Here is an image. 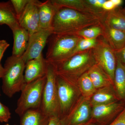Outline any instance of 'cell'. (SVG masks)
I'll list each match as a JSON object with an SVG mask.
<instances>
[{"label":"cell","mask_w":125,"mask_h":125,"mask_svg":"<svg viewBox=\"0 0 125 125\" xmlns=\"http://www.w3.org/2000/svg\"><path fill=\"white\" fill-rule=\"evenodd\" d=\"M102 22V19L97 16L61 7L55 14L51 29L53 34H73L85 28Z\"/></svg>","instance_id":"1"},{"label":"cell","mask_w":125,"mask_h":125,"mask_svg":"<svg viewBox=\"0 0 125 125\" xmlns=\"http://www.w3.org/2000/svg\"><path fill=\"white\" fill-rule=\"evenodd\" d=\"M95 64L93 49H91L76 53L65 60L52 64L56 75L77 85L80 77Z\"/></svg>","instance_id":"2"},{"label":"cell","mask_w":125,"mask_h":125,"mask_svg":"<svg viewBox=\"0 0 125 125\" xmlns=\"http://www.w3.org/2000/svg\"><path fill=\"white\" fill-rule=\"evenodd\" d=\"M25 64L22 57L12 55L6 61L2 78V88L7 97H12L16 93L21 92L24 87Z\"/></svg>","instance_id":"3"},{"label":"cell","mask_w":125,"mask_h":125,"mask_svg":"<svg viewBox=\"0 0 125 125\" xmlns=\"http://www.w3.org/2000/svg\"><path fill=\"white\" fill-rule=\"evenodd\" d=\"M81 38L73 34H52L48 39L45 59L48 62L55 64L69 58Z\"/></svg>","instance_id":"4"},{"label":"cell","mask_w":125,"mask_h":125,"mask_svg":"<svg viewBox=\"0 0 125 125\" xmlns=\"http://www.w3.org/2000/svg\"><path fill=\"white\" fill-rule=\"evenodd\" d=\"M46 75L25 84L17 102L16 113L20 116L31 109L40 108Z\"/></svg>","instance_id":"5"},{"label":"cell","mask_w":125,"mask_h":125,"mask_svg":"<svg viewBox=\"0 0 125 125\" xmlns=\"http://www.w3.org/2000/svg\"><path fill=\"white\" fill-rule=\"evenodd\" d=\"M48 62L46 81L43 89L40 109L50 117H59V105L56 86V73L54 65Z\"/></svg>","instance_id":"6"},{"label":"cell","mask_w":125,"mask_h":125,"mask_svg":"<svg viewBox=\"0 0 125 125\" xmlns=\"http://www.w3.org/2000/svg\"><path fill=\"white\" fill-rule=\"evenodd\" d=\"M56 83L61 120L69 114L81 94L77 85L57 75Z\"/></svg>","instance_id":"7"},{"label":"cell","mask_w":125,"mask_h":125,"mask_svg":"<svg viewBox=\"0 0 125 125\" xmlns=\"http://www.w3.org/2000/svg\"><path fill=\"white\" fill-rule=\"evenodd\" d=\"M98 42L93 49L96 64L106 73L113 83L117 59L115 52L102 37L98 38Z\"/></svg>","instance_id":"8"},{"label":"cell","mask_w":125,"mask_h":125,"mask_svg":"<svg viewBox=\"0 0 125 125\" xmlns=\"http://www.w3.org/2000/svg\"><path fill=\"white\" fill-rule=\"evenodd\" d=\"M90 99L81 96L69 114L61 120L62 125H81L90 121L92 107Z\"/></svg>","instance_id":"9"},{"label":"cell","mask_w":125,"mask_h":125,"mask_svg":"<svg viewBox=\"0 0 125 125\" xmlns=\"http://www.w3.org/2000/svg\"><path fill=\"white\" fill-rule=\"evenodd\" d=\"M125 106V103L118 101L92 107V120L101 125H107L120 114Z\"/></svg>","instance_id":"10"},{"label":"cell","mask_w":125,"mask_h":125,"mask_svg":"<svg viewBox=\"0 0 125 125\" xmlns=\"http://www.w3.org/2000/svg\"><path fill=\"white\" fill-rule=\"evenodd\" d=\"M52 34L51 29H40L30 36L27 49L21 57L25 63L42 55L43 50Z\"/></svg>","instance_id":"11"},{"label":"cell","mask_w":125,"mask_h":125,"mask_svg":"<svg viewBox=\"0 0 125 125\" xmlns=\"http://www.w3.org/2000/svg\"><path fill=\"white\" fill-rule=\"evenodd\" d=\"M37 0H30L18 18L20 27L28 32L30 36L40 29Z\"/></svg>","instance_id":"12"},{"label":"cell","mask_w":125,"mask_h":125,"mask_svg":"<svg viewBox=\"0 0 125 125\" xmlns=\"http://www.w3.org/2000/svg\"><path fill=\"white\" fill-rule=\"evenodd\" d=\"M48 63L43 55L38 58L28 61L25 64L24 71L25 84L30 83L46 75Z\"/></svg>","instance_id":"13"},{"label":"cell","mask_w":125,"mask_h":125,"mask_svg":"<svg viewBox=\"0 0 125 125\" xmlns=\"http://www.w3.org/2000/svg\"><path fill=\"white\" fill-rule=\"evenodd\" d=\"M39 26L40 29H51L55 14L58 8L52 2L51 0L38 2Z\"/></svg>","instance_id":"14"},{"label":"cell","mask_w":125,"mask_h":125,"mask_svg":"<svg viewBox=\"0 0 125 125\" xmlns=\"http://www.w3.org/2000/svg\"><path fill=\"white\" fill-rule=\"evenodd\" d=\"M11 31L14 39L12 55L21 57L28 47L29 34L27 30L20 26Z\"/></svg>","instance_id":"15"},{"label":"cell","mask_w":125,"mask_h":125,"mask_svg":"<svg viewBox=\"0 0 125 125\" xmlns=\"http://www.w3.org/2000/svg\"><path fill=\"white\" fill-rule=\"evenodd\" d=\"M90 100L92 107L120 101L117 96L113 85L97 89L95 93L90 98Z\"/></svg>","instance_id":"16"},{"label":"cell","mask_w":125,"mask_h":125,"mask_svg":"<svg viewBox=\"0 0 125 125\" xmlns=\"http://www.w3.org/2000/svg\"><path fill=\"white\" fill-rule=\"evenodd\" d=\"M103 23V37L115 52L120 51L125 45V32L109 28Z\"/></svg>","instance_id":"17"},{"label":"cell","mask_w":125,"mask_h":125,"mask_svg":"<svg viewBox=\"0 0 125 125\" xmlns=\"http://www.w3.org/2000/svg\"><path fill=\"white\" fill-rule=\"evenodd\" d=\"M5 24L11 30L20 26L10 0L0 1V25Z\"/></svg>","instance_id":"18"},{"label":"cell","mask_w":125,"mask_h":125,"mask_svg":"<svg viewBox=\"0 0 125 125\" xmlns=\"http://www.w3.org/2000/svg\"><path fill=\"white\" fill-rule=\"evenodd\" d=\"M20 117V125H48L50 118L40 108L28 110Z\"/></svg>","instance_id":"19"},{"label":"cell","mask_w":125,"mask_h":125,"mask_svg":"<svg viewBox=\"0 0 125 125\" xmlns=\"http://www.w3.org/2000/svg\"><path fill=\"white\" fill-rule=\"evenodd\" d=\"M102 22L109 28L125 32V15L120 7L107 11Z\"/></svg>","instance_id":"20"},{"label":"cell","mask_w":125,"mask_h":125,"mask_svg":"<svg viewBox=\"0 0 125 125\" xmlns=\"http://www.w3.org/2000/svg\"><path fill=\"white\" fill-rule=\"evenodd\" d=\"M113 86L118 99L125 103V66L117 59Z\"/></svg>","instance_id":"21"},{"label":"cell","mask_w":125,"mask_h":125,"mask_svg":"<svg viewBox=\"0 0 125 125\" xmlns=\"http://www.w3.org/2000/svg\"><path fill=\"white\" fill-rule=\"evenodd\" d=\"M87 72L96 89L113 85L109 76L97 64L93 66Z\"/></svg>","instance_id":"22"},{"label":"cell","mask_w":125,"mask_h":125,"mask_svg":"<svg viewBox=\"0 0 125 125\" xmlns=\"http://www.w3.org/2000/svg\"><path fill=\"white\" fill-rule=\"evenodd\" d=\"M51 1L52 3L58 8L66 7L96 15L89 6L87 4L85 0H51Z\"/></svg>","instance_id":"23"},{"label":"cell","mask_w":125,"mask_h":125,"mask_svg":"<svg viewBox=\"0 0 125 125\" xmlns=\"http://www.w3.org/2000/svg\"><path fill=\"white\" fill-rule=\"evenodd\" d=\"M77 85L81 96L86 98H90L97 90L87 72L78 79Z\"/></svg>","instance_id":"24"},{"label":"cell","mask_w":125,"mask_h":125,"mask_svg":"<svg viewBox=\"0 0 125 125\" xmlns=\"http://www.w3.org/2000/svg\"><path fill=\"white\" fill-rule=\"evenodd\" d=\"M103 32V25L102 22L99 24L85 28L73 34L82 38L93 39L102 37Z\"/></svg>","instance_id":"25"},{"label":"cell","mask_w":125,"mask_h":125,"mask_svg":"<svg viewBox=\"0 0 125 125\" xmlns=\"http://www.w3.org/2000/svg\"><path fill=\"white\" fill-rule=\"evenodd\" d=\"M98 40V38L93 39H81L75 48L73 55L93 49L97 45Z\"/></svg>","instance_id":"26"},{"label":"cell","mask_w":125,"mask_h":125,"mask_svg":"<svg viewBox=\"0 0 125 125\" xmlns=\"http://www.w3.org/2000/svg\"><path fill=\"white\" fill-rule=\"evenodd\" d=\"M30 1V0H10L17 18L22 13Z\"/></svg>","instance_id":"27"},{"label":"cell","mask_w":125,"mask_h":125,"mask_svg":"<svg viewBox=\"0 0 125 125\" xmlns=\"http://www.w3.org/2000/svg\"><path fill=\"white\" fill-rule=\"evenodd\" d=\"M11 115L9 108L0 102V122H8L11 118Z\"/></svg>","instance_id":"28"},{"label":"cell","mask_w":125,"mask_h":125,"mask_svg":"<svg viewBox=\"0 0 125 125\" xmlns=\"http://www.w3.org/2000/svg\"><path fill=\"white\" fill-rule=\"evenodd\" d=\"M107 125H125V106L116 117Z\"/></svg>","instance_id":"29"},{"label":"cell","mask_w":125,"mask_h":125,"mask_svg":"<svg viewBox=\"0 0 125 125\" xmlns=\"http://www.w3.org/2000/svg\"><path fill=\"white\" fill-rule=\"evenodd\" d=\"M118 7L114 4L113 0H106L103 6V9L105 11H111Z\"/></svg>","instance_id":"30"},{"label":"cell","mask_w":125,"mask_h":125,"mask_svg":"<svg viewBox=\"0 0 125 125\" xmlns=\"http://www.w3.org/2000/svg\"><path fill=\"white\" fill-rule=\"evenodd\" d=\"M115 52L117 59L125 66V45L120 51Z\"/></svg>","instance_id":"31"},{"label":"cell","mask_w":125,"mask_h":125,"mask_svg":"<svg viewBox=\"0 0 125 125\" xmlns=\"http://www.w3.org/2000/svg\"><path fill=\"white\" fill-rule=\"evenodd\" d=\"M10 46V44L6 40H0V64L5 52Z\"/></svg>","instance_id":"32"},{"label":"cell","mask_w":125,"mask_h":125,"mask_svg":"<svg viewBox=\"0 0 125 125\" xmlns=\"http://www.w3.org/2000/svg\"><path fill=\"white\" fill-rule=\"evenodd\" d=\"M48 125H62L60 119L57 116L51 117Z\"/></svg>","instance_id":"33"},{"label":"cell","mask_w":125,"mask_h":125,"mask_svg":"<svg viewBox=\"0 0 125 125\" xmlns=\"http://www.w3.org/2000/svg\"><path fill=\"white\" fill-rule=\"evenodd\" d=\"M101 125L98 124V123H96V122H94L92 120H90L89 121L87 122V123H84V124H83V125Z\"/></svg>","instance_id":"34"},{"label":"cell","mask_w":125,"mask_h":125,"mask_svg":"<svg viewBox=\"0 0 125 125\" xmlns=\"http://www.w3.org/2000/svg\"><path fill=\"white\" fill-rule=\"evenodd\" d=\"M4 72V69L0 64V78H2Z\"/></svg>","instance_id":"35"},{"label":"cell","mask_w":125,"mask_h":125,"mask_svg":"<svg viewBox=\"0 0 125 125\" xmlns=\"http://www.w3.org/2000/svg\"><path fill=\"white\" fill-rule=\"evenodd\" d=\"M122 11L125 15V6L123 8H121Z\"/></svg>","instance_id":"36"},{"label":"cell","mask_w":125,"mask_h":125,"mask_svg":"<svg viewBox=\"0 0 125 125\" xmlns=\"http://www.w3.org/2000/svg\"><path fill=\"white\" fill-rule=\"evenodd\" d=\"M9 125V124H6V125Z\"/></svg>","instance_id":"37"},{"label":"cell","mask_w":125,"mask_h":125,"mask_svg":"<svg viewBox=\"0 0 125 125\" xmlns=\"http://www.w3.org/2000/svg\"></svg>","instance_id":"38"}]
</instances>
